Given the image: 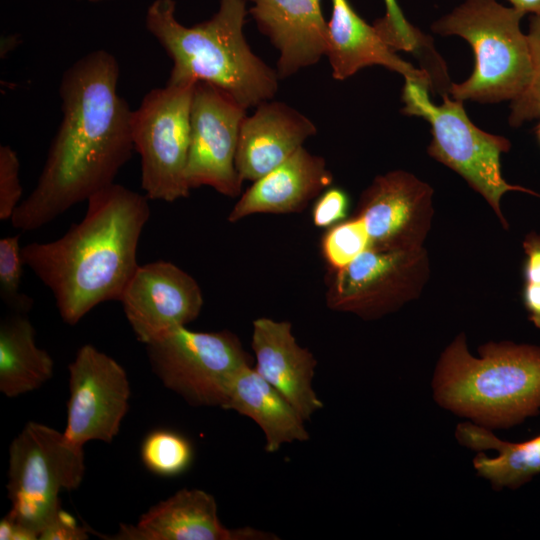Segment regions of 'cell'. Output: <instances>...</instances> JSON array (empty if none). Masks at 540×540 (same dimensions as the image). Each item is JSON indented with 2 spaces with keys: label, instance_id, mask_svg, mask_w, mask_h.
<instances>
[{
  "label": "cell",
  "instance_id": "cell-1",
  "mask_svg": "<svg viewBox=\"0 0 540 540\" xmlns=\"http://www.w3.org/2000/svg\"><path fill=\"white\" fill-rule=\"evenodd\" d=\"M116 57L88 52L62 74V118L38 181L10 222L22 231L38 230L74 205L115 183L134 150L128 103L118 93Z\"/></svg>",
  "mask_w": 540,
  "mask_h": 540
},
{
  "label": "cell",
  "instance_id": "cell-2",
  "mask_svg": "<svg viewBox=\"0 0 540 540\" xmlns=\"http://www.w3.org/2000/svg\"><path fill=\"white\" fill-rule=\"evenodd\" d=\"M149 199L114 183L91 196L83 219L60 238L22 246L21 254L51 291L61 319L77 324L97 305L120 301L138 268L137 249Z\"/></svg>",
  "mask_w": 540,
  "mask_h": 540
},
{
  "label": "cell",
  "instance_id": "cell-3",
  "mask_svg": "<svg viewBox=\"0 0 540 540\" xmlns=\"http://www.w3.org/2000/svg\"><path fill=\"white\" fill-rule=\"evenodd\" d=\"M247 14V0H220L212 17L185 26L174 0H154L145 27L172 61L167 82L210 83L246 109L273 99L280 78L251 50L244 34Z\"/></svg>",
  "mask_w": 540,
  "mask_h": 540
},
{
  "label": "cell",
  "instance_id": "cell-4",
  "mask_svg": "<svg viewBox=\"0 0 540 540\" xmlns=\"http://www.w3.org/2000/svg\"><path fill=\"white\" fill-rule=\"evenodd\" d=\"M480 358L464 334L441 354L432 380L438 405L489 429L509 428L540 414V346L488 343Z\"/></svg>",
  "mask_w": 540,
  "mask_h": 540
},
{
  "label": "cell",
  "instance_id": "cell-5",
  "mask_svg": "<svg viewBox=\"0 0 540 540\" xmlns=\"http://www.w3.org/2000/svg\"><path fill=\"white\" fill-rule=\"evenodd\" d=\"M524 16L497 0H464L433 22L434 33L460 36L474 52V70L464 82L451 83L452 98L496 103L524 91L532 75L528 37L520 26Z\"/></svg>",
  "mask_w": 540,
  "mask_h": 540
},
{
  "label": "cell",
  "instance_id": "cell-6",
  "mask_svg": "<svg viewBox=\"0 0 540 540\" xmlns=\"http://www.w3.org/2000/svg\"><path fill=\"white\" fill-rule=\"evenodd\" d=\"M430 88L405 80L402 90L404 107L401 113L422 117L430 123L432 139L429 155L462 176L490 204L502 225L507 222L500 200L508 191L537 193L509 184L502 176L500 157L511 148L510 141L478 128L468 117L463 101L442 95L441 105L430 101Z\"/></svg>",
  "mask_w": 540,
  "mask_h": 540
},
{
  "label": "cell",
  "instance_id": "cell-7",
  "mask_svg": "<svg viewBox=\"0 0 540 540\" xmlns=\"http://www.w3.org/2000/svg\"><path fill=\"white\" fill-rule=\"evenodd\" d=\"M85 474L84 451L63 432L28 422L9 448L8 515L39 539L60 511V493L77 489Z\"/></svg>",
  "mask_w": 540,
  "mask_h": 540
},
{
  "label": "cell",
  "instance_id": "cell-8",
  "mask_svg": "<svg viewBox=\"0 0 540 540\" xmlns=\"http://www.w3.org/2000/svg\"><path fill=\"white\" fill-rule=\"evenodd\" d=\"M195 83H166L132 110L131 134L140 157L141 187L149 200L175 202L190 195L185 178Z\"/></svg>",
  "mask_w": 540,
  "mask_h": 540
},
{
  "label": "cell",
  "instance_id": "cell-9",
  "mask_svg": "<svg viewBox=\"0 0 540 540\" xmlns=\"http://www.w3.org/2000/svg\"><path fill=\"white\" fill-rule=\"evenodd\" d=\"M149 363L163 385L193 406L223 407L236 373L251 365L230 331L177 327L146 344Z\"/></svg>",
  "mask_w": 540,
  "mask_h": 540
},
{
  "label": "cell",
  "instance_id": "cell-10",
  "mask_svg": "<svg viewBox=\"0 0 540 540\" xmlns=\"http://www.w3.org/2000/svg\"><path fill=\"white\" fill-rule=\"evenodd\" d=\"M427 272L423 248H368L346 267L333 271L326 304L334 311L376 319L415 298Z\"/></svg>",
  "mask_w": 540,
  "mask_h": 540
},
{
  "label": "cell",
  "instance_id": "cell-11",
  "mask_svg": "<svg viewBox=\"0 0 540 540\" xmlns=\"http://www.w3.org/2000/svg\"><path fill=\"white\" fill-rule=\"evenodd\" d=\"M246 108L215 85L196 82L190 114V144L185 178L190 190L208 186L236 197L242 180L235 165Z\"/></svg>",
  "mask_w": 540,
  "mask_h": 540
},
{
  "label": "cell",
  "instance_id": "cell-12",
  "mask_svg": "<svg viewBox=\"0 0 540 540\" xmlns=\"http://www.w3.org/2000/svg\"><path fill=\"white\" fill-rule=\"evenodd\" d=\"M68 371L64 435L82 448L89 441L112 442L129 407L131 390L125 369L111 356L85 344Z\"/></svg>",
  "mask_w": 540,
  "mask_h": 540
},
{
  "label": "cell",
  "instance_id": "cell-13",
  "mask_svg": "<svg viewBox=\"0 0 540 540\" xmlns=\"http://www.w3.org/2000/svg\"><path fill=\"white\" fill-rule=\"evenodd\" d=\"M136 338L148 344L198 318L203 295L197 281L172 262L139 265L119 301Z\"/></svg>",
  "mask_w": 540,
  "mask_h": 540
},
{
  "label": "cell",
  "instance_id": "cell-14",
  "mask_svg": "<svg viewBox=\"0 0 540 540\" xmlns=\"http://www.w3.org/2000/svg\"><path fill=\"white\" fill-rule=\"evenodd\" d=\"M432 188L413 174L378 175L363 191L356 215L365 222L370 248L421 249L433 215Z\"/></svg>",
  "mask_w": 540,
  "mask_h": 540
},
{
  "label": "cell",
  "instance_id": "cell-15",
  "mask_svg": "<svg viewBox=\"0 0 540 540\" xmlns=\"http://www.w3.org/2000/svg\"><path fill=\"white\" fill-rule=\"evenodd\" d=\"M275 535L250 527H225L215 498L201 489H181L141 515L135 525L121 524L114 540H260Z\"/></svg>",
  "mask_w": 540,
  "mask_h": 540
},
{
  "label": "cell",
  "instance_id": "cell-16",
  "mask_svg": "<svg viewBox=\"0 0 540 540\" xmlns=\"http://www.w3.org/2000/svg\"><path fill=\"white\" fill-rule=\"evenodd\" d=\"M259 31L278 50L276 72L287 78L325 56L327 22L318 0H247Z\"/></svg>",
  "mask_w": 540,
  "mask_h": 540
},
{
  "label": "cell",
  "instance_id": "cell-17",
  "mask_svg": "<svg viewBox=\"0 0 540 540\" xmlns=\"http://www.w3.org/2000/svg\"><path fill=\"white\" fill-rule=\"evenodd\" d=\"M316 133L315 124L285 102L260 103L240 126L235 165L241 180L256 181Z\"/></svg>",
  "mask_w": 540,
  "mask_h": 540
},
{
  "label": "cell",
  "instance_id": "cell-18",
  "mask_svg": "<svg viewBox=\"0 0 540 540\" xmlns=\"http://www.w3.org/2000/svg\"><path fill=\"white\" fill-rule=\"evenodd\" d=\"M251 346L256 358L255 370L305 421L323 407L312 388L317 361L297 343L290 322L266 317L254 320Z\"/></svg>",
  "mask_w": 540,
  "mask_h": 540
},
{
  "label": "cell",
  "instance_id": "cell-19",
  "mask_svg": "<svg viewBox=\"0 0 540 540\" xmlns=\"http://www.w3.org/2000/svg\"><path fill=\"white\" fill-rule=\"evenodd\" d=\"M331 4L325 56L334 79L342 81L365 67L380 65L433 91L429 73L400 58L375 26L360 17L348 0H331Z\"/></svg>",
  "mask_w": 540,
  "mask_h": 540
},
{
  "label": "cell",
  "instance_id": "cell-20",
  "mask_svg": "<svg viewBox=\"0 0 540 540\" xmlns=\"http://www.w3.org/2000/svg\"><path fill=\"white\" fill-rule=\"evenodd\" d=\"M332 182L333 175L325 159L302 146L253 182L229 212L228 221L235 223L258 213L300 212Z\"/></svg>",
  "mask_w": 540,
  "mask_h": 540
},
{
  "label": "cell",
  "instance_id": "cell-21",
  "mask_svg": "<svg viewBox=\"0 0 540 540\" xmlns=\"http://www.w3.org/2000/svg\"><path fill=\"white\" fill-rule=\"evenodd\" d=\"M252 419L265 434V450L276 452L285 443L307 441L309 433L295 407L251 365L234 376L222 407Z\"/></svg>",
  "mask_w": 540,
  "mask_h": 540
},
{
  "label": "cell",
  "instance_id": "cell-22",
  "mask_svg": "<svg viewBox=\"0 0 540 540\" xmlns=\"http://www.w3.org/2000/svg\"><path fill=\"white\" fill-rule=\"evenodd\" d=\"M455 437L472 450L498 452L495 458L480 452L473 459L477 474L489 480L494 490L518 489L540 474V434L522 442H509L496 437L489 428L463 422L457 425Z\"/></svg>",
  "mask_w": 540,
  "mask_h": 540
},
{
  "label": "cell",
  "instance_id": "cell-23",
  "mask_svg": "<svg viewBox=\"0 0 540 540\" xmlns=\"http://www.w3.org/2000/svg\"><path fill=\"white\" fill-rule=\"evenodd\" d=\"M26 315L12 312L0 324V391L10 398L40 388L54 371V361L37 346Z\"/></svg>",
  "mask_w": 540,
  "mask_h": 540
},
{
  "label": "cell",
  "instance_id": "cell-24",
  "mask_svg": "<svg viewBox=\"0 0 540 540\" xmlns=\"http://www.w3.org/2000/svg\"><path fill=\"white\" fill-rule=\"evenodd\" d=\"M140 453L144 466L163 477L184 473L194 457L191 442L183 435L166 429L149 433L142 442Z\"/></svg>",
  "mask_w": 540,
  "mask_h": 540
},
{
  "label": "cell",
  "instance_id": "cell-25",
  "mask_svg": "<svg viewBox=\"0 0 540 540\" xmlns=\"http://www.w3.org/2000/svg\"><path fill=\"white\" fill-rule=\"evenodd\" d=\"M368 248L367 227L357 215L330 227L321 242L323 257L332 271L346 267Z\"/></svg>",
  "mask_w": 540,
  "mask_h": 540
},
{
  "label": "cell",
  "instance_id": "cell-26",
  "mask_svg": "<svg viewBox=\"0 0 540 540\" xmlns=\"http://www.w3.org/2000/svg\"><path fill=\"white\" fill-rule=\"evenodd\" d=\"M19 240V235L0 239V297L12 312L27 314L32 309L34 300L21 291L25 264Z\"/></svg>",
  "mask_w": 540,
  "mask_h": 540
},
{
  "label": "cell",
  "instance_id": "cell-27",
  "mask_svg": "<svg viewBox=\"0 0 540 540\" xmlns=\"http://www.w3.org/2000/svg\"><path fill=\"white\" fill-rule=\"evenodd\" d=\"M386 13L373 25L384 41L395 51H405L423 56L432 47V39L410 24L396 0H384Z\"/></svg>",
  "mask_w": 540,
  "mask_h": 540
},
{
  "label": "cell",
  "instance_id": "cell-28",
  "mask_svg": "<svg viewBox=\"0 0 540 540\" xmlns=\"http://www.w3.org/2000/svg\"><path fill=\"white\" fill-rule=\"evenodd\" d=\"M532 75L524 91L511 101L509 124L521 126L526 121L540 118V17L532 15L527 33Z\"/></svg>",
  "mask_w": 540,
  "mask_h": 540
},
{
  "label": "cell",
  "instance_id": "cell-29",
  "mask_svg": "<svg viewBox=\"0 0 540 540\" xmlns=\"http://www.w3.org/2000/svg\"><path fill=\"white\" fill-rule=\"evenodd\" d=\"M20 161L9 145L0 146V220H10L21 203Z\"/></svg>",
  "mask_w": 540,
  "mask_h": 540
},
{
  "label": "cell",
  "instance_id": "cell-30",
  "mask_svg": "<svg viewBox=\"0 0 540 540\" xmlns=\"http://www.w3.org/2000/svg\"><path fill=\"white\" fill-rule=\"evenodd\" d=\"M349 198L338 187H329L316 200L312 209V221L316 227L327 228L342 222L348 211Z\"/></svg>",
  "mask_w": 540,
  "mask_h": 540
},
{
  "label": "cell",
  "instance_id": "cell-31",
  "mask_svg": "<svg viewBox=\"0 0 540 540\" xmlns=\"http://www.w3.org/2000/svg\"><path fill=\"white\" fill-rule=\"evenodd\" d=\"M87 528L79 526L75 518L62 508L53 520L40 532L41 540H84Z\"/></svg>",
  "mask_w": 540,
  "mask_h": 540
},
{
  "label": "cell",
  "instance_id": "cell-32",
  "mask_svg": "<svg viewBox=\"0 0 540 540\" xmlns=\"http://www.w3.org/2000/svg\"><path fill=\"white\" fill-rule=\"evenodd\" d=\"M526 259L523 273L525 283L540 284V236L530 233L523 242Z\"/></svg>",
  "mask_w": 540,
  "mask_h": 540
},
{
  "label": "cell",
  "instance_id": "cell-33",
  "mask_svg": "<svg viewBox=\"0 0 540 540\" xmlns=\"http://www.w3.org/2000/svg\"><path fill=\"white\" fill-rule=\"evenodd\" d=\"M522 298L529 320L540 329V284L525 283Z\"/></svg>",
  "mask_w": 540,
  "mask_h": 540
},
{
  "label": "cell",
  "instance_id": "cell-34",
  "mask_svg": "<svg viewBox=\"0 0 540 540\" xmlns=\"http://www.w3.org/2000/svg\"><path fill=\"white\" fill-rule=\"evenodd\" d=\"M1 540H35L36 535L12 519L8 514L0 521Z\"/></svg>",
  "mask_w": 540,
  "mask_h": 540
},
{
  "label": "cell",
  "instance_id": "cell-35",
  "mask_svg": "<svg viewBox=\"0 0 540 540\" xmlns=\"http://www.w3.org/2000/svg\"><path fill=\"white\" fill-rule=\"evenodd\" d=\"M512 7L522 11L525 15L530 13L540 17V0H508Z\"/></svg>",
  "mask_w": 540,
  "mask_h": 540
},
{
  "label": "cell",
  "instance_id": "cell-36",
  "mask_svg": "<svg viewBox=\"0 0 540 540\" xmlns=\"http://www.w3.org/2000/svg\"><path fill=\"white\" fill-rule=\"evenodd\" d=\"M536 135H537L538 141H539V143H540V123H539V125H538L537 128H536Z\"/></svg>",
  "mask_w": 540,
  "mask_h": 540
},
{
  "label": "cell",
  "instance_id": "cell-37",
  "mask_svg": "<svg viewBox=\"0 0 540 540\" xmlns=\"http://www.w3.org/2000/svg\"><path fill=\"white\" fill-rule=\"evenodd\" d=\"M89 2L91 3H99V2H104V1H107V0H88Z\"/></svg>",
  "mask_w": 540,
  "mask_h": 540
},
{
  "label": "cell",
  "instance_id": "cell-38",
  "mask_svg": "<svg viewBox=\"0 0 540 540\" xmlns=\"http://www.w3.org/2000/svg\"><path fill=\"white\" fill-rule=\"evenodd\" d=\"M318 1H320V0H318Z\"/></svg>",
  "mask_w": 540,
  "mask_h": 540
}]
</instances>
